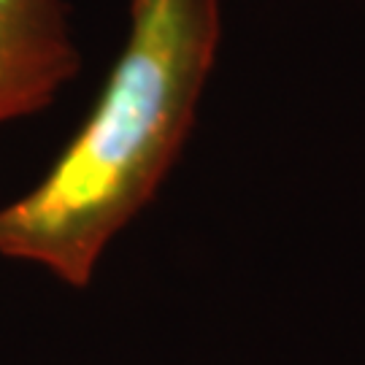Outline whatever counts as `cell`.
<instances>
[{"label": "cell", "instance_id": "cell-1", "mask_svg": "<svg viewBox=\"0 0 365 365\" xmlns=\"http://www.w3.org/2000/svg\"><path fill=\"white\" fill-rule=\"evenodd\" d=\"M217 43L220 0H130V33L90 117L30 192L0 206V257L87 287L182 155Z\"/></svg>", "mask_w": 365, "mask_h": 365}, {"label": "cell", "instance_id": "cell-2", "mask_svg": "<svg viewBox=\"0 0 365 365\" xmlns=\"http://www.w3.org/2000/svg\"><path fill=\"white\" fill-rule=\"evenodd\" d=\"M78 63L63 0H0V128L49 108Z\"/></svg>", "mask_w": 365, "mask_h": 365}]
</instances>
